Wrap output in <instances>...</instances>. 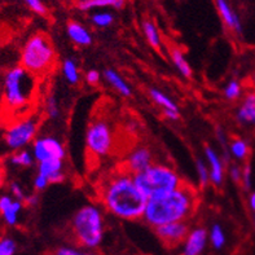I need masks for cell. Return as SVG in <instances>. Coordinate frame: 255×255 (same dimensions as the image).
I'll use <instances>...</instances> for the list:
<instances>
[{
    "mask_svg": "<svg viewBox=\"0 0 255 255\" xmlns=\"http://www.w3.org/2000/svg\"><path fill=\"white\" fill-rule=\"evenodd\" d=\"M99 196L105 210L125 220L144 217L148 204V197L136 185L133 175L125 170L109 175L101 183Z\"/></svg>",
    "mask_w": 255,
    "mask_h": 255,
    "instance_id": "obj_1",
    "label": "cell"
},
{
    "mask_svg": "<svg viewBox=\"0 0 255 255\" xmlns=\"http://www.w3.org/2000/svg\"><path fill=\"white\" fill-rule=\"evenodd\" d=\"M197 205V192L184 184L174 192L149 198L142 218L153 228L176 222H185L193 215Z\"/></svg>",
    "mask_w": 255,
    "mask_h": 255,
    "instance_id": "obj_2",
    "label": "cell"
},
{
    "mask_svg": "<svg viewBox=\"0 0 255 255\" xmlns=\"http://www.w3.org/2000/svg\"><path fill=\"white\" fill-rule=\"evenodd\" d=\"M1 97L8 112L19 113L30 107L35 92V77L19 65L5 71L3 77Z\"/></svg>",
    "mask_w": 255,
    "mask_h": 255,
    "instance_id": "obj_3",
    "label": "cell"
},
{
    "mask_svg": "<svg viewBox=\"0 0 255 255\" xmlns=\"http://www.w3.org/2000/svg\"><path fill=\"white\" fill-rule=\"evenodd\" d=\"M133 180L148 200L176 191L185 184L174 168L158 163H153L142 172L133 175Z\"/></svg>",
    "mask_w": 255,
    "mask_h": 255,
    "instance_id": "obj_4",
    "label": "cell"
},
{
    "mask_svg": "<svg viewBox=\"0 0 255 255\" xmlns=\"http://www.w3.org/2000/svg\"><path fill=\"white\" fill-rule=\"evenodd\" d=\"M56 52L48 36L35 34L23 44L19 64L34 77L47 74L55 65Z\"/></svg>",
    "mask_w": 255,
    "mask_h": 255,
    "instance_id": "obj_5",
    "label": "cell"
},
{
    "mask_svg": "<svg viewBox=\"0 0 255 255\" xmlns=\"http://www.w3.org/2000/svg\"><path fill=\"white\" fill-rule=\"evenodd\" d=\"M71 231L81 246L87 249L97 248L104 237L103 211L95 205L81 207L71 219Z\"/></svg>",
    "mask_w": 255,
    "mask_h": 255,
    "instance_id": "obj_6",
    "label": "cell"
},
{
    "mask_svg": "<svg viewBox=\"0 0 255 255\" xmlns=\"http://www.w3.org/2000/svg\"><path fill=\"white\" fill-rule=\"evenodd\" d=\"M116 141L113 126L105 118L91 121L86 132V146L95 158H104L112 153Z\"/></svg>",
    "mask_w": 255,
    "mask_h": 255,
    "instance_id": "obj_7",
    "label": "cell"
},
{
    "mask_svg": "<svg viewBox=\"0 0 255 255\" xmlns=\"http://www.w3.org/2000/svg\"><path fill=\"white\" fill-rule=\"evenodd\" d=\"M38 120L32 118V117H27V118H22V120L13 122L12 125L8 126L5 133H4L5 144L14 152L21 150L29 145L30 142H34L36 132H38Z\"/></svg>",
    "mask_w": 255,
    "mask_h": 255,
    "instance_id": "obj_8",
    "label": "cell"
},
{
    "mask_svg": "<svg viewBox=\"0 0 255 255\" xmlns=\"http://www.w3.org/2000/svg\"><path fill=\"white\" fill-rule=\"evenodd\" d=\"M31 153L38 163L48 159H64L66 154L64 144L56 136L49 135L36 137L32 142Z\"/></svg>",
    "mask_w": 255,
    "mask_h": 255,
    "instance_id": "obj_9",
    "label": "cell"
},
{
    "mask_svg": "<svg viewBox=\"0 0 255 255\" xmlns=\"http://www.w3.org/2000/svg\"><path fill=\"white\" fill-rule=\"evenodd\" d=\"M153 165V153L148 146L139 145L132 149L125 161V171L131 175L142 172Z\"/></svg>",
    "mask_w": 255,
    "mask_h": 255,
    "instance_id": "obj_10",
    "label": "cell"
},
{
    "mask_svg": "<svg viewBox=\"0 0 255 255\" xmlns=\"http://www.w3.org/2000/svg\"><path fill=\"white\" fill-rule=\"evenodd\" d=\"M157 236L168 246H176L184 243L189 233V226L187 222H176V223L165 224V226L154 228Z\"/></svg>",
    "mask_w": 255,
    "mask_h": 255,
    "instance_id": "obj_11",
    "label": "cell"
},
{
    "mask_svg": "<svg viewBox=\"0 0 255 255\" xmlns=\"http://www.w3.org/2000/svg\"><path fill=\"white\" fill-rule=\"evenodd\" d=\"M209 233L202 227H196L189 231L187 239L183 243L181 255H202L206 249Z\"/></svg>",
    "mask_w": 255,
    "mask_h": 255,
    "instance_id": "obj_12",
    "label": "cell"
},
{
    "mask_svg": "<svg viewBox=\"0 0 255 255\" xmlns=\"http://www.w3.org/2000/svg\"><path fill=\"white\" fill-rule=\"evenodd\" d=\"M207 166L210 170V183L215 187H222L224 181V162L215 149L211 146L205 148Z\"/></svg>",
    "mask_w": 255,
    "mask_h": 255,
    "instance_id": "obj_13",
    "label": "cell"
},
{
    "mask_svg": "<svg viewBox=\"0 0 255 255\" xmlns=\"http://www.w3.org/2000/svg\"><path fill=\"white\" fill-rule=\"evenodd\" d=\"M22 210V202L17 201L10 194L0 196V214L8 226L13 227L18 223V217Z\"/></svg>",
    "mask_w": 255,
    "mask_h": 255,
    "instance_id": "obj_14",
    "label": "cell"
},
{
    "mask_svg": "<svg viewBox=\"0 0 255 255\" xmlns=\"http://www.w3.org/2000/svg\"><path fill=\"white\" fill-rule=\"evenodd\" d=\"M149 97L155 103V105H158L162 109V114L170 121H178L180 113H179L178 105L175 104L171 97H168L167 95L163 94L162 91L157 90V88H150L149 90Z\"/></svg>",
    "mask_w": 255,
    "mask_h": 255,
    "instance_id": "obj_15",
    "label": "cell"
},
{
    "mask_svg": "<svg viewBox=\"0 0 255 255\" xmlns=\"http://www.w3.org/2000/svg\"><path fill=\"white\" fill-rule=\"evenodd\" d=\"M38 174L45 176L51 184L62 183L65 180L64 159H48V161L39 162Z\"/></svg>",
    "mask_w": 255,
    "mask_h": 255,
    "instance_id": "obj_16",
    "label": "cell"
},
{
    "mask_svg": "<svg viewBox=\"0 0 255 255\" xmlns=\"http://www.w3.org/2000/svg\"><path fill=\"white\" fill-rule=\"evenodd\" d=\"M217 3L218 12H219L220 17L223 19V22L230 30L235 31L236 34H241L243 32V25L240 21L237 13L235 12L231 4L228 3V0H215Z\"/></svg>",
    "mask_w": 255,
    "mask_h": 255,
    "instance_id": "obj_17",
    "label": "cell"
},
{
    "mask_svg": "<svg viewBox=\"0 0 255 255\" xmlns=\"http://www.w3.org/2000/svg\"><path fill=\"white\" fill-rule=\"evenodd\" d=\"M236 120L243 126H255V92H249L236 112Z\"/></svg>",
    "mask_w": 255,
    "mask_h": 255,
    "instance_id": "obj_18",
    "label": "cell"
},
{
    "mask_svg": "<svg viewBox=\"0 0 255 255\" xmlns=\"http://www.w3.org/2000/svg\"><path fill=\"white\" fill-rule=\"evenodd\" d=\"M66 31H68V36L74 44L79 45V47H88L92 44V35L82 23L71 21L68 23Z\"/></svg>",
    "mask_w": 255,
    "mask_h": 255,
    "instance_id": "obj_19",
    "label": "cell"
},
{
    "mask_svg": "<svg viewBox=\"0 0 255 255\" xmlns=\"http://www.w3.org/2000/svg\"><path fill=\"white\" fill-rule=\"evenodd\" d=\"M104 78L122 96L129 97L132 95V90L129 87V84L121 77L120 73H117L113 69H107V70L104 71Z\"/></svg>",
    "mask_w": 255,
    "mask_h": 255,
    "instance_id": "obj_20",
    "label": "cell"
},
{
    "mask_svg": "<svg viewBox=\"0 0 255 255\" xmlns=\"http://www.w3.org/2000/svg\"><path fill=\"white\" fill-rule=\"evenodd\" d=\"M170 56H171L172 62H174V65L176 66L179 73H180L184 78H187V79H191L192 75H193V71H192L189 62L187 61L184 53H183L179 48H171Z\"/></svg>",
    "mask_w": 255,
    "mask_h": 255,
    "instance_id": "obj_21",
    "label": "cell"
},
{
    "mask_svg": "<svg viewBox=\"0 0 255 255\" xmlns=\"http://www.w3.org/2000/svg\"><path fill=\"white\" fill-rule=\"evenodd\" d=\"M126 0H81L78 3V8L81 10H91L96 8H122Z\"/></svg>",
    "mask_w": 255,
    "mask_h": 255,
    "instance_id": "obj_22",
    "label": "cell"
},
{
    "mask_svg": "<svg viewBox=\"0 0 255 255\" xmlns=\"http://www.w3.org/2000/svg\"><path fill=\"white\" fill-rule=\"evenodd\" d=\"M228 149H230V154L232 155L233 158L239 159V161H245L250 153L249 144L244 139H240V137L233 139L230 142Z\"/></svg>",
    "mask_w": 255,
    "mask_h": 255,
    "instance_id": "obj_23",
    "label": "cell"
},
{
    "mask_svg": "<svg viewBox=\"0 0 255 255\" xmlns=\"http://www.w3.org/2000/svg\"><path fill=\"white\" fill-rule=\"evenodd\" d=\"M62 75H64L65 81L69 84H77L79 83L81 75H79V69L74 60L71 58H66L62 62Z\"/></svg>",
    "mask_w": 255,
    "mask_h": 255,
    "instance_id": "obj_24",
    "label": "cell"
},
{
    "mask_svg": "<svg viewBox=\"0 0 255 255\" xmlns=\"http://www.w3.org/2000/svg\"><path fill=\"white\" fill-rule=\"evenodd\" d=\"M142 29H144V34H145V38L149 44H150V47L159 51L162 47L161 35H159L158 30H157L154 23L152 21H145L144 25H142Z\"/></svg>",
    "mask_w": 255,
    "mask_h": 255,
    "instance_id": "obj_25",
    "label": "cell"
},
{
    "mask_svg": "<svg viewBox=\"0 0 255 255\" xmlns=\"http://www.w3.org/2000/svg\"><path fill=\"white\" fill-rule=\"evenodd\" d=\"M34 155L31 152L26 150V149H21L17 152L13 153L9 157V162L13 166L17 167H30L34 163Z\"/></svg>",
    "mask_w": 255,
    "mask_h": 255,
    "instance_id": "obj_26",
    "label": "cell"
},
{
    "mask_svg": "<svg viewBox=\"0 0 255 255\" xmlns=\"http://www.w3.org/2000/svg\"><path fill=\"white\" fill-rule=\"evenodd\" d=\"M209 240H210L211 245L218 250L222 249L226 245V233H224V230L222 228V226L214 224L211 227L210 232H209Z\"/></svg>",
    "mask_w": 255,
    "mask_h": 255,
    "instance_id": "obj_27",
    "label": "cell"
},
{
    "mask_svg": "<svg viewBox=\"0 0 255 255\" xmlns=\"http://www.w3.org/2000/svg\"><path fill=\"white\" fill-rule=\"evenodd\" d=\"M196 171L198 175V183H200L201 188H206L210 184V170L209 166L205 163L201 158L196 161Z\"/></svg>",
    "mask_w": 255,
    "mask_h": 255,
    "instance_id": "obj_28",
    "label": "cell"
},
{
    "mask_svg": "<svg viewBox=\"0 0 255 255\" xmlns=\"http://www.w3.org/2000/svg\"><path fill=\"white\" fill-rule=\"evenodd\" d=\"M241 95H243V86L237 79H232L227 83L226 88H224V96L227 100H237L241 97Z\"/></svg>",
    "mask_w": 255,
    "mask_h": 255,
    "instance_id": "obj_29",
    "label": "cell"
},
{
    "mask_svg": "<svg viewBox=\"0 0 255 255\" xmlns=\"http://www.w3.org/2000/svg\"><path fill=\"white\" fill-rule=\"evenodd\" d=\"M114 16L110 12H97L92 16V22L97 27H108L113 23Z\"/></svg>",
    "mask_w": 255,
    "mask_h": 255,
    "instance_id": "obj_30",
    "label": "cell"
},
{
    "mask_svg": "<svg viewBox=\"0 0 255 255\" xmlns=\"http://www.w3.org/2000/svg\"><path fill=\"white\" fill-rule=\"evenodd\" d=\"M45 112H47V116L52 120H56L60 117V107H58L57 99H56L53 95L47 97V101H45Z\"/></svg>",
    "mask_w": 255,
    "mask_h": 255,
    "instance_id": "obj_31",
    "label": "cell"
},
{
    "mask_svg": "<svg viewBox=\"0 0 255 255\" xmlns=\"http://www.w3.org/2000/svg\"><path fill=\"white\" fill-rule=\"evenodd\" d=\"M16 243L9 237L0 239V255H13L16 253Z\"/></svg>",
    "mask_w": 255,
    "mask_h": 255,
    "instance_id": "obj_32",
    "label": "cell"
},
{
    "mask_svg": "<svg viewBox=\"0 0 255 255\" xmlns=\"http://www.w3.org/2000/svg\"><path fill=\"white\" fill-rule=\"evenodd\" d=\"M9 191H10V196H12L14 200L21 201V202H25V198H26L25 191H23V188L21 187L18 183H16V181L10 183Z\"/></svg>",
    "mask_w": 255,
    "mask_h": 255,
    "instance_id": "obj_33",
    "label": "cell"
},
{
    "mask_svg": "<svg viewBox=\"0 0 255 255\" xmlns=\"http://www.w3.org/2000/svg\"><path fill=\"white\" fill-rule=\"evenodd\" d=\"M252 180H253V170L252 166L249 163H246L245 166L243 167V180H241V184L245 189L249 191L250 188H252Z\"/></svg>",
    "mask_w": 255,
    "mask_h": 255,
    "instance_id": "obj_34",
    "label": "cell"
},
{
    "mask_svg": "<svg viewBox=\"0 0 255 255\" xmlns=\"http://www.w3.org/2000/svg\"><path fill=\"white\" fill-rule=\"evenodd\" d=\"M31 10H34L38 14H45L47 9H45L44 4L42 3V0H23Z\"/></svg>",
    "mask_w": 255,
    "mask_h": 255,
    "instance_id": "obj_35",
    "label": "cell"
},
{
    "mask_svg": "<svg viewBox=\"0 0 255 255\" xmlns=\"http://www.w3.org/2000/svg\"><path fill=\"white\" fill-rule=\"evenodd\" d=\"M34 188H35L36 191H44L45 188L48 187L51 183H49V180L45 176H43V175L40 174H36V176L34 178Z\"/></svg>",
    "mask_w": 255,
    "mask_h": 255,
    "instance_id": "obj_36",
    "label": "cell"
},
{
    "mask_svg": "<svg viewBox=\"0 0 255 255\" xmlns=\"http://www.w3.org/2000/svg\"><path fill=\"white\" fill-rule=\"evenodd\" d=\"M56 255H94L92 253L82 252V250L73 249V248H60L56 252Z\"/></svg>",
    "mask_w": 255,
    "mask_h": 255,
    "instance_id": "obj_37",
    "label": "cell"
},
{
    "mask_svg": "<svg viewBox=\"0 0 255 255\" xmlns=\"http://www.w3.org/2000/svg\"><path fill=\"white\" fill-rule=\"evenodd\" d=\"M101 79V74L95 69H91V70L87 71V74H86V82L91 86H95V84H99Z\"/></svg>",
    "mask_w": 255,
    "mask_h": 255,
    "instance_id": "obj_38",
    "label": "cell"
},
{
    "mask_svg": "<svg viewBox=\"0 0 255 255\" xmlns=\"http://www.w3.org/2000/svg\"><path fill=\"white\" fill-rule=\"evenodd\" d=\"M230 176L235 183H241V180H243V168L237 165H232L230 167Z\"/></svg>",
    "mask_w": 255,
    "mask_h": 255,
    "instance_id": "obj_39",
    "label": "cell"
},
{
    "mask_svg": "<svg viewBox=\"0 0 255 255\" xmlns=\"http://www.w3.org/2000/svg\"><path fill=\"white\" fill-rule=\"evenodd\" d=\"M38 196L36 194H30V196H26L25 204L29 205V206H35L38 204Z\"/></svg>",
    "mask_w": 255,
    "mask_h": 255,
    "instance_id": "obj_40",
    "label": "cell"
},
{
    "mask_svg": "<svg viewBox=\"0 0 255 255\" xmlns=\"http://www.w3.org/2000/svg\"><path fill=\"white\" fill-rule=\"evenodd\" d=\"M248 204H249L250 210L255 214V191L252 192L249 194V198H248Z\"/></svg>",
    "mask_w": 255,
    "mask_h": 255,
    "instance_id": "obj_41",
    "label": "cell"
},
{
    "mask_svg": "<svg viewBox=\"0 0 255 255\" xmlns=\"http://www.w3.org/2000/svg\"><path fill=\"white\" fill-rule=\"evenodd\" d=\"M3 184H4V170L3 167L0 166V189H1Z\"/></svg>",
    "mask_w": 255,
    "mask_h": 255,
    "instance_id": "obj_42",
    "label": "cell"
},
{
    "mask_svg": "<svg viewBox=\"0 0 255 255\" xmlns=\"http://www.w3.org/2000/svg\"><path fill=\"white\" fill-rule=\"evenodd\" d=\"M1 88H3V84H1V82H0V95H1Z\"/></svg>",
    "mask_w": 255,
    "mask_h": 255,
    "instance_id": "obj_43",
    "label": "cell"
},
{
    "mask_svg": "<svg viewBox=\"0 0 255 255\" xmlns=\"http://www.w3.org/2000/svg\"><path fill=\"white\" fill-rule=\"evenodd\" d=\"M253 82H254V86H255V74H254V77H253Z\"/></svg>",
    "mask_w": 255,
    "mask_h": 255,
    "instance_id": "obj_44",
    "label": "cell"
},
{
    "mask_svg": "<svg viewBox=\"0 0 255 255\" xmlns=\"http://www.w3.org/2000/svg\"><path fill=\"white\" fill-rule=\"evenodd\" d=\"M253 220H254V226H255V214H254V219H253Z\"/></svg>",
    "mask_w": 255,
    "mask_h": 255,
    "instance_id": "obj_45",
    "label": "cell"
}]
</instances>
